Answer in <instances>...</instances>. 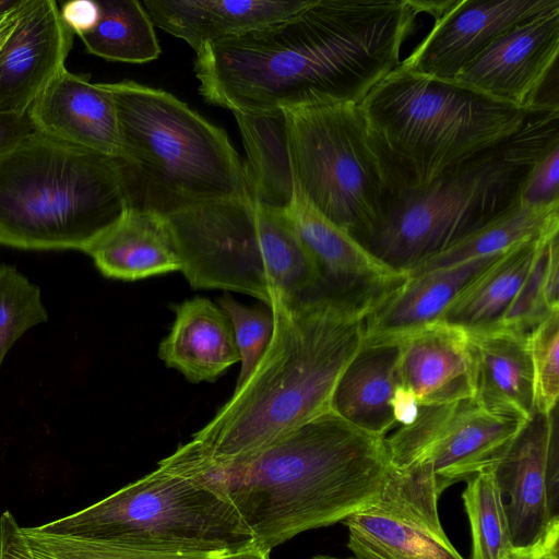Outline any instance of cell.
<instances>
[{"label": "cell", "instance_id": "d6986e66", "mask_svg": "<svg viewBox=\"0 0 559 559\" xmlns=\"http://www.w3.org/2000/svg\"><path fill=\"white\" fill-rule=\"evenodd\" d=\"M523 424L490 413L475 400L461 401L431 444L411 466L427 475L441 495L454 483L467 480L487 468Z\"/></svg>", "mask_w": 559, "mask_h": 559}, {"label": "cell", "instance_id": "ba28073f", "mask_svg": "<svg viewBox=\"0 0 559 559\" xmlns=\"http://www.w3.org/2000/svg\"><path fill=\"white\" fill-rule=\"evenodd\" d=\"M166 217L180 272L193 289L238 292L270 308L320 283L318 265L285 209L248 197L188 206Z\"/></svg>", "mask_w": 559, "mask_h": 559}, {"label": "cell", "instance_id": "d4e9b609", "mask_svg": "<svg viewBox=\"0 0 559 559\" xmlns=\"http://www.w3.org/2000/svg\"><path fill=\"white\" fill-rule=\"evenodd\" d=\"M469 336L476 360L475 402L490 413L526 421L535 409L527 338L502 328Z\"/></svg>", "mask_w": 559, "mask_h": 559}, {"label": "cell", "instance_id": "8fae6325", "mask_svg": "<svg viewBox=\"0 0 559 559\" xmlns=\"http://www.w3.org/2000/svg\"><path fill=\"white\" fill-rule=\"evenodd\" d=\"M534 409L488 466L502 495L514 548L537 542L559 521V448L555 417Z\"/></svg>", "mask_w": 559, "mask_h": 559}, {"label": "cell", "instance_id": "277c9868", "mask_svg": "<svg viewBox=\"0 0 559 559\" xmlns=\"http://www.w3.org/2000/svg\"><path fill=\"white\" fill-rule=\"evenodd\" d=\"M558 118L559 107L544 104L509 138L463 159L425 188L401 191L360 245L388 267L409 275L521 201L532 169L559 142Z\"/></svg>", "mask_w": 559, "mask_h": 559}, {"label": "cell", "instance_id": "5b68a950", "mask_svg": "<svg viewBox=\"0 0 559 559\" xmlns=\"http://www.w3.org/2000/svg\"><path fill=\"white\" fill-rule=\"evenodd\" d=\"M132 206L121 159L39 132L0 159V245L83 251Z\"/></svg>", "mask_w": 559, "mask_h": 559}, {"label": "cell", "instance_id": "e575fe53", "mask_svg": "<svg viewBox=\"0 0 559 559\" xmlns=\"http://www.w3.org/2000/svg\"><path fill=\"white\" fill-rule=\"evenodd\" d=\"M534 372L535 408L550 413L559 396V311L526 337Z\"/></svg>", "mask_w": 559, "mask_h": 559}, {"label": "cell", "instance_id": "ffe728a7", "mask_svg": "<svg viewBox=\"0 0 559 559\" xmlns=\"http://www.w3.org/2000/svg\"><path fill=\"white\" fill-rule=\"evenodd\" d=\"M309 0H146L152 23L183 39L195 52L204 46L280 22Z\"/></svg>", "mask_w": 559, "mask_h": 559}, {"label": "cell", "instance_id": "4316f807", "mask_svg": "<svg viewBox=\"0 0 559 559\" xmlns=\"http://www.w3.org/2000/svg\"><path fill=\"white\" fill-rule=\"evenodd\" d=\"M247 152L245 164L251 198L260 204L285 209L294 193L282 110L234 114Z\"/></svg>", "mask_w": 559, "mask_h": 559}, {"label": "cell", "instance_id": "f6af8a7d", "mask_svg": "<svg viewBox=\"0 0 559 559\" xmlns=\"http://www.w3.org/2000/svg\"><path fill=\"white\" fill-rule=\"evenodd\" d=\"M0 559H21L8 550L4 546L0 545Z\"/></svg>", "mask_w": 559, "mask_h": 559}, {"label": "cell", "instance_id": "3957f363", "mask_svg": "<svg viewBox=\"0 0 559 559\" xmlns=\"http://www.w3.org/2000/svg\"><path fill=\"white\" fill-rule=\"evenodd\" d=\"M274 328L260 360L190 442L227 460L331 409L338 378L365 342L361 313L317 290L270 307Z\"/></svg>", "mask_w": 559, "mask_h": 559}, {"label": "cell", "instance_id": "60d3db41", "mask_svg": "<svg viewBox=\"0 0 559 559\" xmlns=\"http://www.w3.org/2000/svg\"><path fill=\"white\" fill-rule=\"evenodd\" d=\"M545 300L550 312L559 311V245L556 236L550 245L545 273Z\"/></svg>", "mask_w": 559, "mask_h": 559}, {"label": "cell", "instance_id": "9a60e30c", "mask_svg": "<svg viewBox=\"0 0 559 559\" xmlns=\"http://www.w3.org/2000/svg\"><path fill=\"white\" fill-rule=\"evenodd\" d=\"M559 7V0L450 1L400 67L454 82L457 73L512 27Z\"/></svg>", "mask_w": 559, "mask_h": 559}, {"label": "cell", "instance_id": "4fadbf2b", "mask_svg": "<svg viewBox=\"0 0 559 559\" xmlns=\"http://www.w3.org/2000/svg\"><path fill=\"white\" fill-rule=\"evenodd\" d=\"M559 52V7L503 33L472 59L454 82L525 111L544 104L539 94Z\"/></svg>", "mask_w": 559, "mask_h": 559}, {"label": "cell", "instance_id": "5bb4252c", "mask_svg": "<svg viewBox=\"0 0 559 559\" xmlns=\"http://www.w3.org/2000/svg\"><path fill=\"white\" fill-rule=\"evenodd\" d=\"M285 212L318 265L319 293L368 316L407 281L317 211L296 185Z\"/></svg>", "mask_w": 559, "mask_h": 559}, {"label": "cell", "instance_id": "b9f144b4", "mask_svg": "<svg viewBox=\"0 0 559 559\" xmlns=\"http://www.w3.org/2000/svg\"><path fill=\"white\" fill-rule=\"evenodd\" d=\"M21 1L22 0H19L14 7L0 15V48L15 24Z\"/></svg>", "mask_w": 559, "mask_h": 559}, {"label": "cell", "instance_id": "9c48e42d", "mask_svg": "<svg viewBox=\"0 0 559 559\" xmlns=\"http://www.w3.org/2000/svg\"><path fill=\"white\" fill-rule=\"evenodd\" d=\"M282 111L294 183L317 211L360 243L402 189L359 104Z\"/></svg>", "mask_w": 559, "mask_h": 559}, {"label": "cell", "instance_id": "bcb514c9", "mask_svg": "<svg viewBox=\"0 0 559 559\" xmlns=\"http://www.w3.org/2000/svg\"><path fill=\"white\" fill-rule=\"evenodd\" d=\"M311 559H357V558H335V557H330V556H316Z\"/></svg>", "mask_w": 559, "mask_h": 559}, {"label": "cell", "instance_id": "2e32d148", "mask_svg": "<svg viewBox=\"0 0 559 559\" xmlns=\"http://www.w3.org/2000/svg\"><path fill=\"white\" fill-rule=\"evenodd\" d=\"M74 33L53 0H22L0 48V111L25 115L48 82L64 68Z\"/></svg>", "mask_w": 559, "mask_h": 559}, {"label": "cell", "instance_id": "4dcf8cb0", "mask_svg": "<svg viewBox=\"0 0 559 559\" xmlns=\"http://www.w3.org/2000/svg\"><path fill=\"white\" fill-rule=\"evenodd\" d=\"M472 533V559H510V540L502 495L489 467L467 479L462 495Z\"/></svg>", "mask_w": 559, "mask_h": 559}, {"label": "cell", "instance_id": "7402d4cb", "mask_svg": "<svg viewBox=\"0 0 559 559\" xmlns=\"http://www.w3.org/2000/svg\"><path fill=\"white\" fill-rule=\"evenodd\" d=\"M503 253L408 276L366 317L365 341L400 340L436 322L459 294Z\"/></svg>", "mask_w": 559, "mask_h": 559}, {"label": "cell", "instance_id": "cb8c5ba5", "mask_svg": "<svg viewBox=\"0 0 559 559\" xmlns=\"http://www.w3.org/2000/svg\"><path fill=\"white\" fill-rule=\"evenodd\" d=\"M399 340L365 341L342 372L331 399V411L378 437L395 426L391 400L402 384Z\"/></svg>", "mask_w": 559, "mask_h": 559}, {"label": "cell", "instance_id": "f546056e", "mask_svg": "<svg viewBox=\"0 0 559 559\" xmlns=\"http://www.w3.org/2000/svg\"><path fill=\"white\" fill-rule=\"evenodd\" d=\"M96 26L80 36L86 50L111 61L145 63L157 59L160 47L154 24L136 0H97Z\"/></svg>", "mask_w": 559, "mask_h": 559}, {"label": "cell", "instance_id": "ac0fdd59", "mask_svg": "<svg viewBox=\"0 0 559 559\" xmlns=\"http://www.w3.org/2000/svg\"><path fill=\"white\" fill-rule=\"evenodd\" d=\"M400 376L421 405L474 400L476 360L462 328L436 321L399 340Z\"/></svg>", "mask_w": 559, "mask_h": 559}, {"label": "cell", "instance_id": "30bf717a", "mask_svg": "<svg viewBox=\"0 0 559 559\" xmlns=\"http://www.w3.org/2000/svg\"><path fill=\"white\" fill-rule=\"evenodd\" d=\"M36 527L157 551L233 552L253 546L252 534L226 499L159 463L103 500Z\"/></svg>", "mask_w": 559, "mask_h": 559}, {"label": "cell", "instance_id": "1f68e13d", "mask_svg": "<svg viewBox=\"0 0 559 559\" xmlns=\"http://www.w3.org/2000/svg\"><path fill=\"white\" fill-rule=\"evenodd\" d=\"M47 319L39 287L13 265L0 264V366L26 331Z\"/></svg>", "mask_w": 559, "mask_h": 559}, {"label": "cell", "instance_id": "7a4b0ae2", "mask_svg": "<svg viewBox=\"0 0 559 559\" xmlns=\"http://www.w3.org/2000/svg\"><path fill=\"white\" fill-rule=\"evenodd\" d=\"M158 463L226 499L266 552L373 503L390 467L384 437L331 409L231 459L212 460L188 441Z\"/></svg>", "mask_w": 559, "mask_h": 559}, {"label": "cell", "instance_id": "f1b7e54d", "mask_svg": "<svg viewBox=\"0 0 559 559\" xmlns=\"http://www.w3.org/2000/svg\"><path fill=\"white\" fill-rule=\"evenodd\" d=\"M0 545L21 559H214L225 552H171L56 535L20 526L7 510L0 515Z\"/></svg>", "mask_w": 559, "mask_h": 559}, {"label": "cell", "instance_id": "836d02e7", "mask_svg": "<svg viewBox=\"0 0 559 559\" xmlns=\"http://www.w3.org/2000/svg\"><path fill=\"white\" fill-rule=\"evenodd\" d=\"M556 236L558 231L542 239L519 292L497 328L527 337L551 313L545 300V273L550 245Z\"/></svg>", "mask_w": 559, "mask_h": 559}, {"label": "cell", "instance_id": "44dd1931", "mask_svg": "<svg viewBox=\"0 0 559 559\" xmlns=\"http://www.w3.org/2000/svg\"><path fill=\"white\" fill-rule=\"evenodd\" d=\"M83 252L114 280L139 281L181 269L166 215L151 209L129 207Z\"/></svg>", "mask_w": 559, "mask_h": 559}, {"label": "cell", "instance_id": "f35d334b", "mask_svg": "<svg viewBox=\"0 0 559 559\" xmlns=\"http://www.w3.org/2000/svg\"><path fill=\"white\" fill-rule=\"evenodd\" d=\"M510 559H559V521L534 544L515 548Z\"/></svg>", "mask_w": 559, "mask_h": 559}, {"label": "cell", "instance_id": "603a6c76", "mask_svg": "<svg viewBox=\"0 0 559 559\" xmlns=\"http://www.w3.org/2000/svg\"><path fill=\"white\" fill-rule=\"evenodd\" d=\"M175 321L160 342L158 356L193 383L212 382L239 361L226 313L205 297L171 306Z\"/></svg>", "mask_w": 559, "mask_h": 559}, {"label": "cell", "instance_id": "d590c367", "mask_svg": "<svg viewBox=\"0 0 559 559\" xmlns=\"http://www.w3.org/2000/svg\"><path fill=\"white\" fill-rule=\"evenodd\" d=\"M559 142L554 144L537 162L528 175L521 201L533 206L559 203Z\"/></svg>", "mask_w": 559, "mask_h": 559}, {"label": "cell", "instance_id": "83f0119b", "mask_svg": "<svg viewBox=\"0 0 559 559\" xmlns=\"http://www.w3.org/2000/svg\"><path fill=\"white\" fill-rule=\"evenodd\" d=\"M554 231H559V203L533 206L520 201L499 217L426 260L408 276L501 254L521 242Z\"/></svg>", "mask_w": 559, "mask_h": 559}, {"label": "cell", "instance_id": "52a82bcc", "mask_svg": "<svg viewBox=\"0 0 559 559\" xmlns=\"http://www.w3.org/2000/svg\"><path fill=\"white\" fill-rule=\"evenodd\" d=\"M359 106L401 191L425 188L463 159L509 138L531 112L400 66Z\"/></svg>", "mask_w": 559, "mask_h": 559}, {"label": "cell", "instance_id": "7c38bea8", "mask_svg": "<svg viewBox=\"0 0 559 559\" xmlns=\"http://www.w3.org/2000/svg\"><path fill=\"white\" fill-rule=\"evenodd\" d=\"M438 500L390 466L379 498L344 520L348 548L357 559H464L441 526Z\"/></svg>", "mask_w": 559, "mask_h": 559}, {"label": "cell", "instance_id": "e0dca14e", "mask_svg": "<svg viewBox=\"0 0 559 559\" xmlns=\"http://www.w3.org/2000/svg\"><path fill=\"white\" fill-rule=\"evenodd\" d=\"M41 134L120 159L116 106L106 83L62 68L27 110Z\"/></svg>", "mask_w": 559, "mask_h": 559}, {"label": "cell", "instance_id": "7bdbcfd3", "mask_svg": "<svg viewBox=\"0 0 559 559\" xmlns=\"http://www.w3.org/2000/svg\"><path fill=\"white\" fill-rule=\"evenodd\" d=\"M214 559H270V552L252 546L238 551L221 554Z\"/></svg>", "mask_w": 559, "mask_h": 559}, {"label": "cell", "instance_id": "ab89813d", "mask_svg": "<svg viewBox=\"0 0 559 559\" xmlns=\"http://www.w3.org/2000/svg\"><path fill=\"white\" fill-rule=\"evenodd\" d=\"M391 408L396 425L408 426L413 424L419 413V402L415 393L407 386L400 384L391 400Z\"/></svg>", "mask_w": 559, "mask_h": 559}, {"label": "cell", "instance_id": "ee69618b", "mask_svg": "<svg viewBox=\"0 0 559 559\" xmlns=\"http://www.w3.org/2000/svg\"><path fill=\"white\" fill-rule=\"evenodd\" d=\"M19 0H0V15L14 7Z\"/></svg>", "mask_w": 559, "mask_h": 559}, {"label": "cell", "instance_id": "d6a6232c", "mask_svg": "<svg viewBox=\"0 0 559 559\" xmlns=\"http://www.w3.org/2000/svg\"><path fill=\"white\" fill-rule=\"evenodd\" d=\"M218 307L230 321L239 353L240 371L236 382V386H239L251 373L271 341L273 314L266 306L242 305L228 293L218 298Z\"/></svg>", "mask_w": 559, "mask_h": 559}, {"label": "cell", "instance_id": "8d00e7d4", "mask_svg": "<svg viewBox=\"0 0 559 559\" xmlns=\"http://www.w3.org/2000/svg\"><path fill=\"white\" fill-rule=\"evenodd\" d=\"M59 11L62 21L79 37L91 32L99 19L98 3L93 0L68 1Z\"/></svg>", "mask_w": 559, "mask_h": 559}, {"label": "cell", "instance_id": "74e56055", "mask_svg": "<svg viewBox=\"0 0 559 559\" xmlns=\"http://www.w3.org/2000/svg\"><path fill=\"white\" fill-rule=\"evenodd\" d=\"M36 132L27 114L0 111V159L24 138Z\"/></svg>", "mask_w": 559, "mask_h": 559}, {"label": "cell", "instance_id": "484cf974", "mask_svg": "<svg viewBox=\"0 0 559 559\" xmlns=\"http://www.w3.org/2000/svg\"><path fill=\"white\" fill-rule=\"evenodd\" d=\"M554 233L521 242L504 252L459 294L437 321L469 333L497 328L519 292L542 239Z\"/></svg>", "mask_w": 559, "mask_h": 559}, {"label": "cell", "instance_id": "6da1fadb", "mask_svg": "<svg viewBox=\"0 0 559 559\" xmlns=\"http://www.w3.org/2000/svg\"><path fill=\"white\" fill-rule=\"evenodd\" d=\"M435 9L433 1L309 0L280 22L201 48L199 91L241 115L360 104L400 66L416 17Z\"/></svg>", "mask_w": 559, "mask_h": 559}, {"label": "cell", "instance_id": "8992f818", "mask_svg": "<svg viewBox=\"0 0 559 559\" xmlns=\"http://www.w3.org/2000/svg\"><path fill=\"white\" fill-rule=\"evenodd\" d=\"M106 86L116 106L132 206L167 215L251 198L245 164L224 130L163 90L133 81Z\"/></svg>", "mask_w": 559, "mask_h": 559}]
</instances>
